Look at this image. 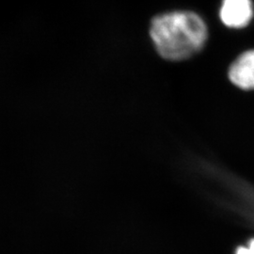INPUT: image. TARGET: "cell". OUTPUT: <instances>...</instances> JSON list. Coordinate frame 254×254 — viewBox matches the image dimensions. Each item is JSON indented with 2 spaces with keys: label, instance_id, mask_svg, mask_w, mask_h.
Returning <instances> with one entry per match:
<instances>
[{
  "label": "cell",
  "instance_id": "obj_1",
  "mask_svg": "<svg viewBox=\"0 0 254 254\" xmlns=\"http://www.w3.org/2000/svg\"><path fill=\"white\" fill-rule=\"evenodd\" d=\"M150 34L155 48L169 61H183L197 54L207 39V28L191 11H173L154 17Z\"/></svg>",
  "mask_w": 254,
  "mask_h": 254
},
{
  "label": "cell",
  "instance_id": "obj_2",
  "mask_svg": "<svg viewBox=\"0 0 254 254\" xmlns=\"http://www.w3.org/2000/svg\"><path fill=\"white\" fill-rule=\"evenodd\" d=\"M254 9L251 0H223L220 19L225 26L233 28L246 27L253 18Z\"/></svg>",
  "mask_w": 254,
  "mask_h": 254
},
{
  "label": "cell",
  "instance_id": "obj_3",
  "mask_svg": "<svg viewBox=\"0 0 254 254\" xmlns=\"http://www.w3.org/2000/svg\"><path fill=\"white\" fill-rule=\"evenodd\" d=\"M230 80L243 90H254V50L241 55L229 71Z\"/></svg>",
  "mask_w": 254,
  "mask_h": 254
},
{
  "label": "cell",
  "instance_id": "obj_4",
  "mask_svg": "<svg viewBox=\"0 0 254 254\" xmlns=\"http://www.w3.org/2000/svg\"><path fill=\"white\" fill-rule=\"evenodd\" d=\"M236 254H254V239L251 240L247 247H240Z\"/></svg>",
  "mask_w": 254,
  "mask_h": 254
}]
</instances>
